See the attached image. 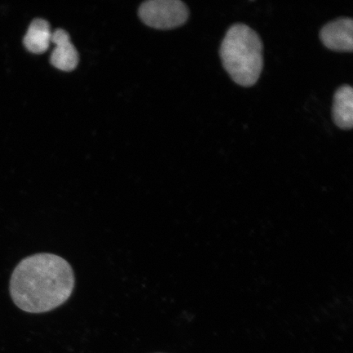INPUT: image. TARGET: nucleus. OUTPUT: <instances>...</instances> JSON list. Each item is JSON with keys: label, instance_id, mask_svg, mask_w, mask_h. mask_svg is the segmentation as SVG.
Returning <instances> with one entry per match:
<instances>
[{"label": "nucleus", "instance_id": "obj_1", "mask_svg": "<svg viewBox=\"0 0 353 353\" xmlns=\"http://www.w3.org/2000/svg\"><path fill=\"white\" fill-rule=\"evenodd\" d=\"M74 275L63 258L52 254L30 255L13 271L10 285L13 303L29 313L50 312L72 295Z\"/></svg>", "mask_w": 353, "mask_h": 353}, {"label": "nucleus", "instance_id": "obj_3", "mask_svg": "<svg viewBox=\"0 0 353 353\" xmlns=\"http://www.w3.org/2000/svg\"><path fill=\"white\" fill-rule=\"evenodd\" d=\"M139 12L145 25L159 30L179 28L189 17L188 6L180 0H150L140 6Z\"/></svg>", "mask_w": 353, "mask_h": 353}, {"label": "nucleus", "instance_id": "obj_5", "mask_svg": "<svg viewBox=\"0 0 353 353\" xmlns=\"http://www.w3.org/2000/svg\"><path fill=\"white\" fill-rule=\"evenodd\" d=\"M52 43L56 46L51 54V64L63 72H72L76 69L79 63V54L77 48L70 42L69 34L63 29L56 30L52 32Z\"/></svg>", "mask_w": 353, "mask_h": 353}, {"label": "nucleus", "instance_id": "obj_6", "mask_svg": "<svg viewBox=\"0 0 353 353\" xmlns=\"http://www.w3.org/2000/svg\"><path fill=\"white\" fill-rule=\"evenodd\" d=\"M333 120L342 130L353 125V90L350 85L339 88L334 97Z\"/></svg>", "mask_w": 353, "mask_h": 353}, {"label": "nucleus", "instance_id": "obj_4", "mask_svg": "<svg viewBox=\"0 0 353 353\" xmlns=\"http://www.w3.org/2000/svg\"><path fill=\"white\" fill-rule=\"evenodd\" d=\"M353 21L342 17L330 22L321 29L320 37L324 46L330 50L352 52Z\"/></svg>", "mask_w": 353, "mask_h": 353}, {"label": "nucleus", "instance_id": "obj_2", "mask_svg": "<svg viewBox=\"0 0 353 353\" xmlns=\"http://www.w3.org/2000/svg\"><path fill=\"white\" fill-rule=\"evenodd\" d=\"M263 43L259 35L245 24L228 29L220 48V57L232 81L251 87L259 81L263 68Z\"/></svg>", "mask_w": 353, "mask_h": 353}, {"label": "nucleus", "instance_id": "obj_7", "mask_svg": "<svg viewBox=\"0 0 353 353\" xmlns=\"http://www.w3.org/2000/svg\"><path fill=\"white\" fill-rule=\"evenodd\" d=\"M52 35L50 25L46 20L34 19L25 35L24 46L33 54H43L50 46Z\"/></svg>", "mask_w": 353, "mask_h": 353}]
</instances>
